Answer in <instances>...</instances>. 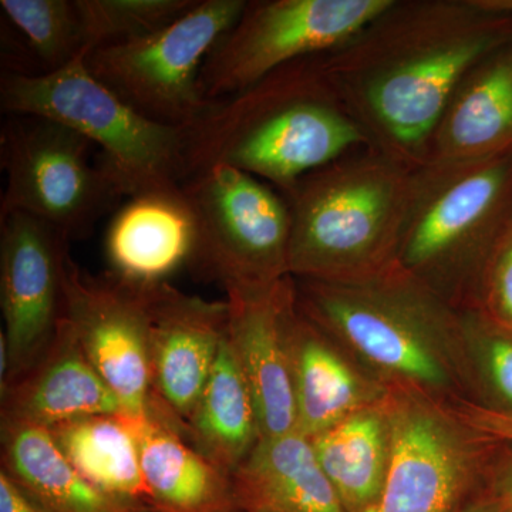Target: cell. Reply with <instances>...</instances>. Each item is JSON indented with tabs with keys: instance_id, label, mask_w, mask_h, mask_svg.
Returning a JSON list of instances; mask_svg holds the SVG:
<instances>
[{
	"instance_id": "cell-1",
	"label": "cell",
	"mask_w": 512,
	"mask_h": 512,
	"mask_svg": "<svg viewBox=\"0 0 512 512\" xmlns=\"http://www.w3.org/2000/svg\"><path fill=\"white\" fill-rule=\"evenodd\" d=\"M512 42V15L477 0H393L319 64L373 146L416 168L460 80Z\"/></svg>"
},
{
	"instance_id": "cell-2",
	"label": "cell",
	"mask_w": 512,
	"mask_h": 512,
	"mask_svg": "<svg viewBox=\"0 0 512 512\" xmlns=\"http://www.w3.org/2000/svg\"><path fill=\"white\" fill-rule=\"evenodd\" d=\"M319 56L286 64L214 101L184 130L183 183L214 165H228L285 194L312 171L373 146L333 89Z\"/></svg>"
},
{
	"instance_id": "cell-3",
	"label": "cell",
	"mask_w": 512,
	"mask_h": 512,
	"mask_svg": "<svg viewBox=\"0 0 512 512\" xmlns=\"http://www.w3.org/2000/svg\"><path fill=\"white\" fill-rule=\"evenodd\" d=\"M293 282L303 315L377 380L440 402L466 399L474 373L463 316L399 265L357 281Z\"/></svg>"
},
{
	"instance_id": "cell-4",
	"label": "cell",
	"mask_w": 512,
	"mask_h": 512,
	"mask_svg": "<svg viewBox=\"0 0 512 512\" xmlns=\"http://www.w3.org/2000/svg\"><path fill=\"white\" fill-rule=\"evenodd\" d=\"M413 168L375 146L301 178L291 214L292 278L349 282L396 264Z\"/></svg>"
},
{
	"instance_id": "cell-5",
	"label": "cell",
	"mask_w": 512,
	"mask_h": 512,
	"mask_svg": "<svg viewBox=\"0 0 512 512\" xmlns=\"http://www.w3.org/2000/svg\"><path fill=\"white\" fill-rule=\"evenodd\" d=\"M512 224V151L413 168L396 264L457 311H476L488 262Z\"/></svg>"
},
{
	"instance_id": "cell-6",
	"label": "cell",
	"mask_w": 512,
	"mask_h": 512,
	"mask_svg": "<svg viewBox=\"0 0 512 512\" xmlns=\"http://www.w3.org/2000/svg\"><path fill=\"white\" fill-rule=\"evenodd\" d=\"M86 53L49 73L3 70L0 109L64 124L99 148L127 198L177 187L184 177V130L163 126L128 106L86 66Z\"/></svg>"
},
{
	"instance_id": "cell-7",
	"label": "cell",
	"mask_w": 512,
	"mask_h": 512,
	"mask_svg": "<svg viewBox=\"0 0 512 512\" xmlns=\"http://www.w3.org/2000/svg\"><path fill=\"white\" fill-rule=\"evenodd\" d=\"M194 217L188 268L225 293L289 278L291 214L284 195L254 175L214 165L181 184Z\"/></svg>"
},
{
	"instance_id": "cell-8",
	"label": "cell",
	"mask_w": 512,
	"mask_h": 512,
	"mask_svg": "<svg viewBox=\"0 0 512 512\" xmlns=\"http://www.w3.org/2000/svg\"><path fill=\"white\" fill-rule=\"evenodd\" d=\"M6 117L0 131L6 175L0 214L32 215L70 242L89 237L97 222L127 198L101 154L93 157L96 146L56 121Z\"/></svg>"
},
{
	"instance_id": "cell-9",
	"label": "cell",
	"mask_w": 512,
	"mask_h": 512,
	"mask_svg": "<svg viewBox=\"0 0 512 512\" xmlns=\"http://www.w3.org/2000/svg\"><path fill=\"white\" fill-rule=\"evenodd\" d=\"M247 2L197 0L153 35L87 53V69L147 119L187 130L214 104L201 90L202 66Z\"/></svg>"
},
{
	"instance_id": "cell-10",
	"label": "cell",
	"mask_w": 512,
	"mask_h": 512,
	"mask_svg": "<svg viewBox=\"0 0 512 512\" xmlns=\"http://www.w3.org/2000/svg\"><path fill=\"white\" fill-rule=\"evenodd\" d=\"M393 0H248L201 70L205 99L234 96L269 73L345 45Z\"/></svg>"
},
{
	"instance_id": "cell-11",
	"label": "cell",
	"mask_w": 512,
	"mask_h": 512,
	"mask_svg": "<svg viewBox=\"0 0 512 512\" xmlns=\"http://www.w3.org/2000/svg\"><path fill=\"white\" fill-rule=\"evenodd\" d=\"M392 458L375 512H458L476 497L485 439L450 406L412 389L390 387Z\"/></svg>"
},
{
	"instance_id": "cell-12",
	"label": "cell",
	"mask_w": 512,
	"mask_h": 512,
	"mask_svg": "<svg viewBox=\"0 0 512 512\" xmlns=\"http://www.w3.org/2000/svg\"><path fill=\"white\" fill-rule=\"evenodd\" d=\"M70 241L32 215L0 214V342L8 373L0 392L28 372L49 348L64 315Z\"/></svg>"
},
{
	"instance_id": "cell-13",
	"label": "cell",
	"mask_w": 512,
	"mask_h": 512,
	"mask_svg": "<svg viewBox=\"0 0 512 512\" xmlns=\"http://www.w3.org/2000/svg\"><path fill=\"white\" fill-rule=\"evenodd\" d=\"M146 288L67 261L64 319L130 417L147 416L153 399Z\"/></svg>"
},
{
	"instance_id": "cell-14",
	"label": "cell",
	"mask_w": 512,
	"mask_h": 512,
	"mask_svg": "<svg viewBox=\"0 0 512 512\" xmlns=\"http://www.w3.org/2000/svg\"><path fill=\"white\" fill-rule=\"evenodd\" d=\"M153 399L150 410L181 434L228 332L229 306L188 295L170 282L147 286Z\"/></svg>"
},
{
	"instance_id": "cell-15",
	"label": "cell",
	"mask_w": 512,
	"mask_h": 512,
	"mask_svg": "<svg viewBox=\"0 0 512 512\" xmlns=\"http://www.w3.org/2000/svg\"><path fill=\"white\" fill-rule=\"evenodd\" d=\"M292 276L269 288L227 295L228 340L255 404L261 440L296 431L289 318Z\"/></svg>"
},
{
	"instance_id": "cell-16",
	"label": "cell",
	"mask_w": 512,
	"mask_h": 512,
	"mask_svg": "<svg viewBox=\"0 0 512 512\" xmlns=\"http://www.w3.org/2000/svg\"><path fill=\"white\" fill-rule=\"evenodd\" d=\"M194 217L181 185L127 198L111 217L104 239L109 274L126 284L168 282L190 264Z\"/></svg>"
},
{
	"instance_id": "cell-17",
	"label": "cell",
	"mask_w": 512,
	"mask_h": 512,
	"mask_svg": "<svg viewBox=\"0 0 512 512\" xmlns=\"http://www.w3.org/2000/svg\"><path fill=\"white\" fill-rule=\"evenodd\" d=\"M99 414L126 413L84 355L63 315L42 357L0 392V424L52 429L64 421Z\"/></svg>"
},
{
	"instance_id": "cell-18",
	"label": "cell",
	"mask_w": 512,
	"mask_h": 512,
	"mask_svg": "<svg viewBox=\"0 0 512 512\" xmlns=\"http://www.w3.org/2000/svg\"><path fill=\"white\" fill-rule=\"evenodd\" d=\"M289 342L296 431L308 439L389 396L390 387L350 362L345 350L306 318L296 301L289 318Z\"/></svg>"
},
{
	"instance_id": "cell-19",
	"label": "cell",
	"mask_w": 512,
	"mask_h": 512,
	"mask_svg": "<svg viewBox=\"0 0 512 512\" xmlns=\"http://www.w3.org/2000/svg\"><path fill=\"white\" fill-rule=\"evenodd\" d=\"M510 151L512 42L485 56L457 84L431 134L424 163L485 160Z\"/></svg>"
},
{
	"instance_id": "cell-20",
	"label": "cell",
	"mask_w": 512,
	"mask_h": 512,
	"mask_svg": "<svg viewBox=\"0 0 512 512\" xmlns=\"http://www.w3.org/2000/svg\"><path fill=\"white\" fill-rule=\"evenodd\" d=\"M231 495L244 512H349L299 431L259 440L232 474Z\"/></svg>"
},
{
	"instance_id": "cell-21",
	"label": "cell",
	"mask_w": 512,
	"mask_h": 512,
	"mask_svg": "<svg viewBox=\"0 0 512 512\" xmlns=\"http://www.w3.org/2000/svg\"><path fill=\"white\" fill-rule=\"evenodd\" d=\"M0 461V470L46 512H154L87 480L45 427L0 424Z\"/></svg>"
},
{
	"instance_id": "cell-22",
	"label": "cell",
	"mask_w": 512,
	"mask_h": 512,
	"mask_svg": "<svg viewBox=\"0 0 512 512\" xmlns=\"http://www.w3.org/2000/svg\"><path fill=\"white\" fill-rule=\"evenodd\" d=\"M130 421L154 511L220 512L232 507L231 477L198 453L163 417L148 412Z\"/></svg>"
},
{
	"instance_id": "cell-23",
	"label": "cell",
	"mask_w": 512,
	"mask_h": 512,
	"mask_svg": "<svg viewBox=\"0 0 512 512\" xmlns=\"http://www.w3.org/2000/svg\"><path fill=\"white\" fill-rule=\"evenodd\" d=\"M181 436L228 477L261 440L251 390L228 335Z\"/></svg>"
},
{
	"instance_id": "cell-24",
	"label": "cell",
	"mask_w": 512,
	"mask_h": 512,
	"mask_svg": "<svg viewBox=\"0 0 512 512\" xmlns=\"http://www.w3.org/2000/svg\"><path fill=\"white\" fill-rule=\"evenodd\" d=\"M311 441L320 467L346 510L375 512L392 458L386 400L352 414Z\"/></svg>"
},
{
	"instance_id": "cell-25",
	"label": "cell",
	"mask_w": 512,
	"mask_h": 512,
	"mask_svg": "<svg viewBox=\"0 0 512 512\" xmlns=\"http://www.w3.org/2000/svg\"><path fill=\"white\" fill-rule=\"evenodd\" d=\"M49 431L67 460L100 490L153 510L141 474L136 431L127 414L82 417Z\"/></svg>"
},
{
	"instance_id": "cell-26",
	"label": "cell",
	"mask_w": 512,
	"mask_h": 512,
	"mask_svg": "<svg viewBox=\"0 0 512 512\" xmlns=\"http://www.w3.org/2000/svg\"><path fill=\"white\" fill-rule=\"evenodd\" d=\"M0 9L25 36L42 73L62 69L87 52L76 0H0Z\"/></svg>"
},
{
	"instance_id": "cell-27",
	"label": "cell",
	"mask_w": 512,
	"mask_h": 512,
	"mask_svg": "<svg viewBox=\"0 0 512 512\" xmlns=\"http://www.w3.org/2000/svg\"><path fill=\"white\" fill-rule=\"evenodd\" d=\"M87 52L153 35L197 0H76Z\"/></svg>"
},
{
	"instance_id": "cell-28",
	"label": "cell",
	"mask_w": 512,
	"mask_h": 512,
	"mask_svg": "<svg viewBox=\"0 0 512 512\" xmlns=\"http://www.w3.org/2000/svg\"><path fill=\"white\" fill-rule=\"evenodd\" d=\"M471 367L480 373L498 409L512 410V330L498 325L483 311H463Z\"/></svg>"
},
{
	"instance_id": "cell-29",
	"label": "cell",
	"mask_w": 512,
	"mask_h": 512,
	"mask_svg": "<svg viewBox=\"0 0 512 512\" xmlns=\"http://www.w3.org/2000/svg\"><path fill=\"white\" fill-rule=\"evenodd\" d=\"M478 311L512 330V224L488 262Z\"/></svg>"
},
{
	"instance_id": "cell-30",
	"label": "cell",
	"mask_w": 512,
	"mask_h": 512,
	"mask_svg": "<svg viewBox=\"0 0 512 512\" xmlns=\"http://www.w3.org/2000/svg\"><path fill=\"white\" fill-rule=\"evenodd\" d=\"M448 406L461 423L483 439L512 443V410L485 406L468 399H458Z\"/></svg>"
},
{
	"instance_id": "cell-31",
	"label": "cell",
	"mask_w": 512,
	"mask_h": 512,
	"mask_svg": "<svg viewBox=\"0 0 512 512\" xmlns=\"http://www.w3.org/2000/svg\"><path fill=\"white\" fill-rule=\"evenodd\" d=\"M0 512H46L15 481L0 470Z\"/></svg>"
},
{
	"instance_id": "cell-32",
	"label": "cell",
	"mask_w": 512,
	"mask_h": 512,
	"mask_svg": "<svg viewBox=\"0 0 512 512\" xmlns=\"http://www.w3.org/2000/svg\"><path fill=\"white\" fill-rule=\"evenodd\" d=\"M458 512H505V510L501 498L488 485Z\"/></svg>"
},
{
	"instance_id": "cell-33",
	"label": "cell",
	"mask_w": 512,
	"mask_h": 512,
	"mask_svg": "<svg viewBox=\"0 0 512 512\" xmlns=\"http://www.w3.org/2000/svg\"><path fill=\"white\" fill-rule=\"evenodd\" d=\"M490 487L503 501L505 512H512V458L498 470Z\"/></svg>"
},
{
	"instance_id": "cell-34",
	"label": "cell",
	"mask_w": 512,
	"mask_h": 512,
	"mask_svg": "<svg viewBox=\"0 0 512 512\" xmlns=\"http://www.w3.org/2000/svg\"><path fill=\"white\" fill-rule=\"evenodd\" d=\"M488 8L495 12L510 13L512 15V0H490Z\"/></svg>"
},
{
	"instance_id": "cell-35",
	"label": "cell",
	"mask_w": 512,
	"mask_h": 512,
	"mask_svg": "<svg viewBox=\"0 0 512 512\" xmlns=\"http://www.w3.org/2000/svg\"><path fill=\"white\" fill-rule=\"evenodd\" d=\"M220 512H244V511L238 510V508H235V507H229V508H227V510H222Z\"/></svg>"
}]
</instances>
